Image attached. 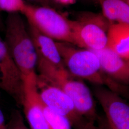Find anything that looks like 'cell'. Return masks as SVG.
<instances>
[{
  "label": "cell",
  "mask_w": 129,
  "mask_h": 129,
  "mask_svg": "<svg viewBox=\"0 0 129 129\" xmlns=\"http://www.w3.org/2000/svg\"><path fill=\"white\" fill-rule=\"evenodd\" d=\"M56 44L64 67L71 76L87 80L96 86L106 85L117 93L123 88L103 73L99 59L93 51L77 48L67 42L56 41Z\"/></svg>",
  "instance_id": "obj_1"
},
{
  "label": "cell",
  "mask_w": 129,
  "mask_h": 129,
  "mask_svg": "<svg viewBox=\"0 0 129 129\" xmlns=\"http://www.w3.org/2000/svg\"><path fill=\"white\" fill-rule=\"evenodd\" d=\"M4 41L23 80L37 75L36 48L20 14H8L5 22Z\"/></svg>",
  "instance_id": "obj_2"
},
{
  "label": "cell",
  "mask_w": 129,
  "mask_h": 129,
  "mask_svg": "<svg viewBox=\"0 0 129 129\" xmlns=\"http://www.w3.org/2000/svg\"><path fill=\"white\" fill-rule=\"evenodd\" d=\"M28 29L37 52L38 77L56 85L68 71L64 67L56 41L29 24Z\"/></svg>",
  "instance_id": "obj_3"
},
{
  "label": "cell",
  "mask_w": 129,
  "mask_h": 129,
  "mask_svg": "<svg viewBox=\"0 0 129 129\" xmlns=\"http://www.w3.org/2000/svg\"><path fill=\"white\" fill-rule=\"evenodd\" d=\"M72 43L91 51L107 47V32L111 23L101 14L83 13L76 20H70Z\"/></svg>",
  "instance_id": "obj_4"
},
{
  "label": "cell",
  "mask_w": 129,
  "mask_h": 129,
  "mask_svg": "<svg viewBox=\"0 0 129 129\" xmlns=\"http://www.w3.org/2000/svg\"><path fill=\"white\" fill-rule=\"evenodd\" d=\"M22 14L42 34L56 41L72 43L70 20L49 6L27 5Z\"/></svg>",
  "instance_id": "obj_5"
},
{
  "label": "cell",
  "mask_w": 129,
  "mask_h": 129,
  "mask_svg": "<svg viewBox=\"0 0 129 129\" xmlns=\"http://www.w3.org/2000/svg\"><path fill=\"white\" fill-rule=\"evenodd\" d=\"M56 85L60 87L71 99L79 117L94 122L99 120L92 93L81 79L69 73Z\"/></svg>",
  "instance_id": "obj_6"
},
{
  "label": "cell",
  "mask_w": 129,
  "mask_h": 129,
  "mask_svg": "<svg viewBox=\"0 0 129 129\" xmlns=\"http://www.w3.org/2000/svg\"><path fill=\"white\" fill-rule=\"evenodd\" d=\"M94 93L106 116L107 129H129V104L119 94L97 86Z\"/></svg>",
  "instance_id": "obj_7"
},
{
  "label": "cell",
  "mask_w": 129,
  "mask_h": 129,
  "mask_svg": "<svg viewBox=\"0 0 129 129\" xmlns=\"http://www.w3.org/2000/svg\"><path fill=\"white\" fill-rule=\"evenodd\" d=\"M37 83L39 98L43 104L67 117L72 127L83 119L78 116L71 99L60 87L44 81L37 75Z\"/></svg>",
  "instance_id": "obj_8"
},
{
  "label": "cell",
  "mask_w": 129,
  "mask_h": 129,
  "mask_svg": "<svg viewBox=\"0 0 129 129\" xmlns=\"http://www.w3.org/2000/svg\"><path fill=\"white\" fill-rule=\"evenodd\" d=\"M0 68L3 75L2 89L12 97L18 106H22L24 97L23 78L1 37Z\"/></svg>",
  "instance_id": "obj_9"
},
{
  "label": "cell",
  "mask_w": 129,
  "mask_h": 129,
  "mask_svg": "<svg viewBox=\"0 0 129 129\" xmlns=\"http://www.w3.org/2000/svg\"><path fill=\"white\" fill-rule=\"evenodd\" d=\"M37 75L23 79L24 98L22 107L30 129H50L38 92Z\"/></svg>",
  "instance_id": "obj_10"
},
{
  "label": "cell",
  "mask_w": 129,
  "mask_h": 129,
  "mask_svg": "<svg viewBox=\"0 0 129 129\" xmlns=\"http://www.w3.org/2000/svg\"><path fill=\"white\" fill-rule=\"evenodd\" d=\"M93 51L97 55L102 71L110 78L123 86L129 85V65L128 62L106 47Z\"/></svg>",
  "instance_id": "obj_11"
},
{
  "label": "cell",
  "mask_w": 129,
  "mask_h": 129,
  "mask_svg": "<svg viewBox=\"0 0 129 129\" xmlns=\"http://www.w3.org/2000/svg\"><path fill=\"white\" fill-rule=\"evenodd\" d=\"M107 47L124 60H129V24L111 23L107 32Z\"/></svg>",
  "instance_id": "obj_12"
},
{
  "label": "cell",
  "mask_w": 129,
  "mask_h": 129,
  "mask_svg": "<svg viewBox=\"0 0 129 129\" xmlns=\"http://www.w3.org/2000/svg\"><path fill=\"white\" fill-rule=\"evenodd\" d=\"M103 16L111 23L129 24V5L126 0H98Z\"/></svg>",
  "instance_id": "obj_13"
},
{
  "label": "cell",
  "mask_w": 129,
  "mask_h": 129,
  "mask_svg": "<svg viewBox=\"0 0 129 129\" xmlns=\"http://www.w3.org/2000/svg\"><path fill=\"white\" fill-rule=\"evenodd\" d=\"M42 104L50 129H72L71 122L67 117L52 110L44 105L42 102Z\"/></svg>",
  "instance_id": "obj_14"
},
{
  "label": "cell",
  "mask_w": 129,
  "mask_h": 129,
  "mask_svg": "<svg viewBox=\"0 0 129 129\" xmlns=\"http://www.w3.org/2000/svg\"><path fill=\"white\" fill-rule=\"evenodd\" d=\"M27 5L24 0H0V10L8 14H23Z\"/></svg>",
  "instance_id": "obj_15"
},
{
  "label": "cell",
  "mask_w": 129,
  "mask_h": 129,
  "mask_svg": "<svg viewBox=\"0 0 129 129\" xmlns=\"http://www.w3.org/2000/svg\"><path fill=\"white\" fill-rule=\"evenodd\" d=\"M7 129H29L24 124L23 117L19 111H14Z\"/></svg>",
  "instance_id": "obj_16"
},
{
  "label": "cell",
  "mask_w": 129,
  "mask_h": 129,
  "mask_svg": "<svg viewBox=\"0 0 129 129\" xmlns=\"http://www.w3.org/2000/svg\"><path fill=\"white\" fill-rule=\"evenodd\" d=\"M95 122L82 119L72 127L74 129H105L102 126H97Z\"/></svg>",
  "instance_id": "obj_17"
},
{
  "label": "cell",
  "mask_w": 129,
  "mask_h": 129,
  "mask_svg": "<svg viewBox=\"0 0 129 129\" xmlns=\"http://www.w3.org/2000/svg\"><path fill=\"white\" fill-rule=\"evenodd\" d=\"M76 0H55L58 4L63 5H69L73 4Z\"/></svg>",
  "instance_id": "obj_18"
},
{
  "label": "cell",
  "mask_w": 129,
  "mask_h": 129,
  "mask_svg": "<svg viewBox=\"0 0 129 129\" xmlns=\"http://www.w3.org/2000/svg\"><path fill=\"white\" fill-rule=\"evenodd\" d=\"M5 126V117L3 111L0 109V128Z\"/></svg>",
  "instance_id": "obj_19"
},
{
  "label": "cell",
  "mask_w": 129,
  "mask_h": 129,
  "mask_svg": "<svg viewBox=\"0 0 129 129\" xmlns=\"http://www.w3.org/2000/svg\"><path fill=\"white\" fill-rule=\"evenodd\" d=\"M29 1L39 3L41 5L49 6V0H29Z\"/></svg>",
  "instance_id": "obj_20"
},
{
  "label": "cell",
  "mask_w": 129,
  "mask_h": 129,
  "mask_svg": "<svg viewBox=\"0 0 129 129\" xmlns=\"http://www.w3.org/2000/svg\"><path fill=\"white\" fill-rule=\"evenodd\" d=\"M2 84H3V75L2 71L0 68V89H2Z\"/></svg>",
  "instance_id": "obj_21"
},
{
  "label": "cell",
  "mask_w": 129,
  "mask_h": 129,
  "mask_svg": "<svg viewBox=\"0 0 129 129\" xmlns=\"http://www.w3.org/2000/svg\"><path fill=\"white\" fill-rule=\"evenodd\" d=\"M0 129H7V128H6V126H5V127H3V128H1Z\"/></svg>",
  "instance_id": "obj_22"
},
{
  "label": "cell",
  "mask_w": 129,
  "mask_h": 129,
  "mask_svg": "<svg viewBox=\"0 0 129 129\" xmlns=\"http://www.w3.org/2000/svg\"><path fill=\"white\" fill-rule=\"evenodd\" d=\"M127 1V2H128V4H129V0H126Z\"/></svg>",
  "instance_id": "obj_23"
},
{
  "label": "cell",
  "mask_w": 129,
  "mask_h": 129,
  "mask_svg": "<svg viewBox=\"0 0 129 129\" xmlns=\"http://www.w3.org/2000/svg\"><path fill=\"white\" fill-rule=\"evenodd\" d=\"M128 64L129 65V60L128 61Z\"/></svg>",
  "instance_id": "obj_24"
},
{
  "label": "cell",
  "mask_w": 129,
  "mask_h": 129,
  "mask_svg": "<svg viewBox=\"0 0 129 129\" xmlns=\"http://www.w3.org/2000/svg\"><path fill=\"white\" fill-rule=\"evenodd\" d=\"M96 1H98V0H96Z\"/></svg>",
  "instance_id": "obj_25"
}]
</instances>
